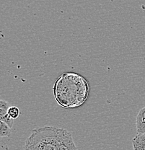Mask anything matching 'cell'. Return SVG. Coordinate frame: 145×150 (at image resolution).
Instances as JSON below:
<instances>
[{"label":"cell","instance_id":"obj_1","mask_svg":"<svg viewBox=\"0 0 145 150\" xmlns=\"http://www.w3.org/2000/svg\"><path fill=\"white\" fill-rule=\"evenodd\" d=\"M57 102L62 107L73 108L82 105L89 95V84L83 76L75 73H65L54 84Z\"/></svg>","mask_w":145,"mask_h":150},{"label":"cell","instance_id":"obj_2","mask_svg":"<svg viewBox=\"0 0 145 150\" xmlns=\"http://www.w3.org/2000/svg\"><path fill=\"white\" fill-rule=\"evenodd\" d=\"M64 131L54 126L36 128L26 139L23 150H57Z\"/></svg>","mask_w":145,"mask_h":150},{"label":"cell","instance_id":"obj_3","mask_svg":"<svg viewBox=\"0 0 145 150\" xmlns=\"http://www.w3.org/2000/svg\"><path fill=\"white\" fill-rule=\"evenodd\" d=\"M57 150H77L72 134L65 129Z\"/></svg>","mask_w":145,"mask_h":150},{"label":"cell","instance_id":"obj_4","mask_svg":"<svg viewBox=\"0 0 145 150\" xmlns=\"http://www.w3.org/2000/svg\"><path fill=\"white\" fill-rule=\"evenodd\" d=\"M137 134H145V107L138 112L136 120Z\"/></svg>","mask_w":145,"mask_h":150},{"label":"cell","instance_id":"obj_5","mask_svg":"<svg viewBox=\"0 0 145 150\" xmlns=\"http://www.w3.org/2000/svg\"><path fill=\"white\" fill-rule=\"evenodd\" d=\"M134 150H145V134H137L132 139Z\"/></svg>","mask_w":145,"mask_h":150},{"label":"cell","instance_id":"obj_6","mask_svg":"<svg viewBox=\"0 0 145 150\" xmlns=\"http://www.w3.org/2000/svg\"><path fill=\"white\" fill-rule=\"evenodd\" d=\"M11 128L4 122L0 121V137H7L11 134Z\"/></svg>","mask_w":145,"mask_h":150},{"label":"cell","instance_id":"obj_7","mask_svg":"<svg viewBox=\"0 0 145 150\" xmlns=\"http://www.w3.org/2000/svg\"><path fill=\"white\" fill-rule=\"evenodd\" d=\"M10 107V105L7 101H4L3 100H0V117L7 114Z\"/></svg>","mask_w":145,"mask_h":150},{"label":"cell","instance_id":"obj_8","mask_svg":"<svg viewBox=\"0 0 145 150\" xmlns=\"http://www.w3.org/2000/svg\"><path fill=\"white\" fill-rule=\"evenodd\" d=\"M7 113H8V115H10L11 118L15 120L19 117L20 113V109L18 107H16V106H11L10 108H9Z\"/></svg>","mask_w":145,"mask_h":150},{"label":"cell","instance_id":"obj_9","mask_svg":"<svg viewBox=\"0 0 145 150\" xmlns=\"http://www.w3.org/2000/svg\"><path fill=\"white\" fill-rule=\"evenodd\" d=\"M0 121H3V122H4V123H7V124L11 128V129H12V127H13L14 119L13 118H11L10 115H8V113L6 114V115H3V116L0 117Z\"/></svg>","mask_w":145,"mask_h":150}]
</instances>
